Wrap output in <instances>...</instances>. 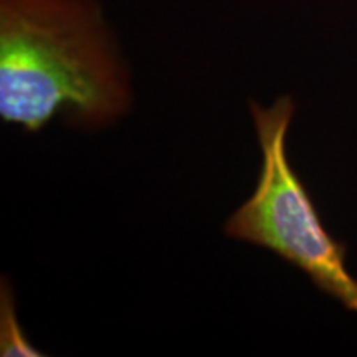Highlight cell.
<instances>
[{
	"mask_svg": "<svg viewBox=\"0 0 357 357\" xmlns=\"http://www.w3.org/2000/svg\"><path fill=\"white\" fill-rule=\"evenodd\" d=\"M294 109L291 96H280L268 108L250 100L261 149L260 176L223 231L291 263L316 288L357 314V278L346 265V245L326 230L310 192L289 164L287 137Z\"/></svg>",
	"mask_w": 357,
	"mask_h": 357,
	"instance_id": "obj_2",
	"label": "cell"
},
{
	"mask_svg": "<svg viewBox=\"0 0 357 357\" xmlns=\"http://www.w3.org/2000/svg\"><path fill=\"white\" fill-rule=\"evenodd\" d=\"M0 356L2 357H37L43 356L29 337L17 318L15 294L6 276L0 284Z\"/></svg>",
	"mask_w": 357,
	"mask_h": 357,
	"instance_id": "obj_3",
	"label": "cell"
},
{
	"mask_svg": "<svg viewBox=\"0 0 357 357\" xmlns=\"http://www.w3.org/2000/svg\"><path fill=\"white\" fill-rule=\"evenodd\" d=\"M129 73L95 0H0V118L37 132L113 126L131 108Z\"/></svg>",
	"mask_w": 357,
	"mask_h": 357,
	"instance_id": "obj_1",
	"label": "cell"
}]
</instances>
